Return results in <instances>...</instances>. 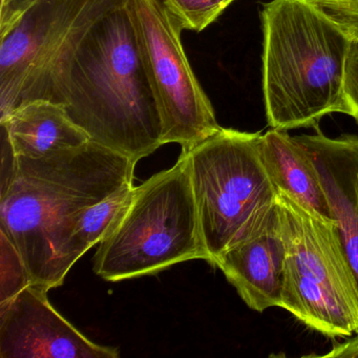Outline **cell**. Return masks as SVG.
Instances as JSON below:
<instances>
[{"mask_svg":"<svg viewBox=\"0 0 358 358\" xmlns=\"http://www.w3.org/2000/svg\"><path fill=\"white\" fill-rule=\"evenodd\" d=\"M137 163L95 142L41 158L18 157L0 194V230L20 251L32 284H64L66 247L83 211L133 185Z\"/></svg>","mask_w":358,"mask_h":358,"instance_id":"6da1fadb","label":"cell"},{"mask_svg":"<svg viewBox=\"0 0 358 358\" xmlns=\"http://www.w3.org/2000/svg\"><path fill=\"white\" fill-rule=\"evenodd\" d=\"M66 112L92 142L134 162L162 143V123L125 0L87 33L73 60Z\"/></svg>","mask_w":358,"mask_h":358,"instance_id":"7a4b0ae2","label":"cell"},{"mask_svg":"<svg viewBox=\"0 0 358 358\" xmlns=\"http://www.w3.org/2000/svg\"><path fill=\"white\" fill-rule=\"evenodd\" d=\"M261 18L269 127H317L327 115L347 114L343 78L351 38L311 0H271Z\"/></svg>","mask_w":358,"mask_h":358,"instance_id":"3957f363","label":"cell"},{"mask_svg":"<svg viewBox=\"0 0 358 358\" xmlns=\"http://www.w3.org/2000/svg\"><path fill=\"white\" fill-rule=\"evenodd\" d=\"M192 259L208 262L189 173L182 152L171 169L152 176L94 257V272L108 282L154 275Z\"/></svg>","mask_w":358,"mask_h":358,"instance_id":"277c9868","label":"cell"},{"mask_svg":"<svg viewBox=\"0 0 358 358\" xmlns=\"http://www.w3.org/2000/svg\"><path fill=\"white\" fill-rule=\"evenodd\" d=\"M276 204L285 244L280 308L331 338L358 333V280L336 221L305 208L282 190Z\"/></svg>","mask_w":358,"mask_h":358,"instance_id":"5b68a950","label":"cell"},{"mask_svg":"<svg viewBox=\"0 0 358 358\" xmlns=\"http://www.w3.org/2000/svg\"><path fill=\"white\" fill-rule=\"evenodd\" d=\"M261 139V133L222 127L187 152L211 265L259 231L275 209L278 189L262 159Z\"/></svg>","mask_w":358,"mask_h":358,"instance_id":"8992f818","label":"cell"},{"mask_svg":"<svg viewBox=\"0 0 358 358\" xmlns=\"http://www.w3.org/2000/svg\"><path fill=\"white\" fill-rule=\"evenodd\" d=\"M122 0H38L0 36V119L24 102L64 103L73 60L94 24Z\"/></svg>","mask_w":358,"mask_h":358,"instance_id":"52a82bcc","label":"cell"},{"mask_svg":"<svg viewBox=\"0 0 358 358\" xmlns=\"http://www.w3.org/2000/svg\"><path fill=\"white\" fill-rule=\"evenodd\" d=\"M162 123V143L190 150L222 129L182 45L184 30L162 0H125Z\"/></svg>","mask_w":358,"mask_h":358,"instance_id":"ba28073f","label":"cell"},{"mask_svg":"<svg viewBox=\"0 0 358 358\" xmlns=\"http://www.w3.org/2000/svg\"><path fill=\"white\" fill-rule=\"evenodd\" d=\"M48 289L31 284L0 303L1 358H117L116 348L90 341L48 299Z\"/></svg>","mask_w":358,"mask_h":358,"instance_id":"9c48e42d","label":"cell"},{"mask_svg":"<svg viewBox=\"0 0 358 358\" xmlns=\"http://www.w3.org/2000/svg\"><path fill=\"white\" fill-rule=\"evenodd\" d=\"M284 265L278 204L259 231L224 252L213 264L244 303L257 312L280 308Z\"/></svg>","mask_w":358,"mask_h":358,"instance_id":"30bf717a","label":"cell"},{"mask_svg":"<svg viewBox=\"0 0 358 358\" xmlns=\"http://www.w3.org/2000/svg\"><path fill=\"white\" fill-rule=\"evenodd\" d=\"M297 139L308 148L317 167L343 248L358 280V138L315 135Z\"/></svg>","mask_w":358,"mask_h":358,"instance_id":"8fae6325","label":"cell"},{"mask_svg":"<svg viewBox=\"0 0 358 358\" xmlns=\"http://www.w3.org/2000/svg\"><path fill=\"white\" fill-rule=\"evenodd\" d=\"M16 156L41 158L81 148L89 134L66 112V104L37 99L24 102L0 119Z\"/></svg>","mask_w":358,"mask_h":358,"instance_id":"7c38bea8","label":"cell"},{"mask_svg":"<svg viewBox=\"0 0 358 358\" xmlns=\"http://www.w3.org/2000/svg\"><path fill=\"white\" fill-rule=\"evenodd\" d=\"M261 155L276 189L320 217L334 220L317 167L297 137L271 129L262 135Z\"/></svg>","mask_w":358,"mask_h":358,"instance_id":"4fadbf2b","label":"cell"},{"mask_svg":"<svg viewBox=\"0 0 358 358\" xmlns=\"http://www.w3.org/2000/svg\"><path fill=\"white\" fill-rule=\"evenodd\" d=\"M134 190L133 185L125 186L81 213L66 247L64 257L66 271H70L85 253L108 236L129 207Z\"/></svg>","mask_w":358,"mask_h":358,"instance_id":"5bb4252c","label":"cell"},{"mask_svg":"<svg viewBox=\"0 0 358 358\" xmlns=\"http://www.w3.org/2000/svg\"><path fill=\"white\" fill-rule=\"evenodd\" d=\"M31 284L32 278L22 255L0 230V303L13 299Z\"/></svg>","mask_w":358,"mask_h":358,"instance_id":"9a60e30c","label":"cell"},{"mask_svg":"<svg viewBox=\"0 0 358 358\" xmlns=\"http://www.w3.org/2000/svg\"><path fill=\"white\" fill-rule=\"evenodd\" d=\"M184 30L202 32L215 22L234 0H162Z\"/></svg>","mask_w":358,"mask_h":358,"instance_id":"2e32d148","label":"cell"},{"mask_svg":"<svg viewBox=\"0 0 358 358\" xmlns=\"http://www.w3.org/2000/svg\"><path fill=\"white\" fill-rule=\"evenodd\" d=\"M350 38L358 37V0H311Z\"/></svg>","mask_w":358,"mask_h":358,"instance_id":"e0dca14e","label":"cell"},{"mask_svg":"<svg viewBox=\"0 0 358 358\" xmlns=\"http://www.w3.org/2000/svg\"><path fill=\"white\" fill-rule=\"evenodd\" d=\"M343 95L347 115L353 117L358 124V37L351 39L350 43L345 60Z\"/></svg>","mask_w":358,"mask_h":358,"instance_id":"ac0fdd59","label":"cell"},{"mask_svg":"<svg viewBox=\"0 0 358 358\" xmlns=\"http://www.w3.org/2000/svg\"><path fill=\"white\" fill-rule=\"evenodd\" d=\"M38 0H1L0 6V36L9 32L26 12Z\"/></svg>","mask_w":358,"mask_h":358,"instance_id":"d6986e66","label":"cell"},{"mask_svg":"<svg viewBox=\"0 0 358 358\" xmlns=\"http://www.w3.org/2000/svg\"><path fill=\"white\" fill-rule=\"evenodd\" d=\"M17 164V156L12 148L11 142L5 129L1 127V188L3 192L7 189L8 186L13 179Z\"/></svg>","mask_w":358,"mask_h":358,"instance_id":"ffe728a7","label":"cell"},{"mask_svg":"<svg viewBox=\"0 0 358 358\" xmlns=\"http://www.w3.org/2000/svg\"><path fill=\"white\" fill-rule=\"evenodd\" d=\"M322 357H358V336L343 343H336L328 354Z\"/></svg>","mask_w":358,"mask_h":358,"instance_id":"44dd1931","label":"cell"}]
</instances>
